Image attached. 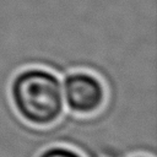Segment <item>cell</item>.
<instances>
[{"instance_id":"6da1fadb","label":"cell","mask_w":157,"mask_h":157,"mask_svg":"<svg viewBox=\"0 0 157 157\" xmlns=\"http://www.w3.org/2000/svg\"><path fill=\"white\" fill-rule=\"evenodd\" d=\"M11 97L20 115L33 125H49L63 113L61 83L54 74L43 69L20 72L12 81Z\"/></svg>"},{"instance_id":"7a4b0ae2","label":"cell","mask_w":157,"mask_h":157,"mask_svg":"<svg viewBox=\"0 0 157 157\" xmlns=\"http://www.w3.org/2000/svg\"><path fill=\"white\" fill-rule=\"evenodd\" d=\"M67 107L80 114H90L101 108L104 102V88L101 81L86 72H75L64 81Z\"/></svg>"},{"instance_id":"3957f363","label":"cell","mask_w":157,"mask_h":157,"mask_svg":"<svg viewBox=\"0 0 157 157\" xmlns=\"http://www.w3.org/2000/svg\"><path fill=\"white\" fill-rule=\"evenodd\" d=\"M39 157H82V156L71 148L63 147V146H55V147H50L45 150L44 152H42Z\"/></svg>"},{"instance_id":"277c9868","label":"cell","mask_w":157,"mask_h":157,"mask_svg":"<svg viewBox=\"0 0 157 157\" xmlns=\"http://www.w3.org/2000/svg\"><path fill=\"white\" fill-rule=\"evenodd\" d=\"M140 157H142V156H140Z\"/></svg>"}]
</instances>
